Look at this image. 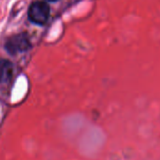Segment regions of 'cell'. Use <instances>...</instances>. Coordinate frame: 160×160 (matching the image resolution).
<instances>
[{
    "mask_svg": "<svg viewBox=\"0 0 160 160\" xmlns=\"http://www.w3.org/2000/svg\"><path fill=\"white\" fill-rule=\"evenodd\" d=\"M30 41L25 34L15 35L6 42V50L11 53H18L27 51L30 48Z\"/></svg>",
    "mask_w": 160,
    "mask_h": 160,
    "instance_id": "7a4b0ae2",
    "label": "cell"
},
{
    "mask_svg": "<svg viewBox=\"0 0 160 160\" xmlns=\"http://www.w3.org/2000/svg\"><path fill=\"white\" fill-rule=\"evenodd\" d=\"M50 17V7L43 1H36L31 4L28 9L29 20L38 25H43L47 22Z\"/></svg>",
    "mask_w": 160,
    "mask_h": 160,
    "instance_id": "6da1fadb",
    "label": "cell"
},
{
    "mask_svg": "<svg viewBox=\"0 0 160 160\" xmlns=\"http://www.w3.org/2000/svg\"><path fill=\"white\" fill-rule=\"evenodd\" d=\"M47 1H49V2H56L57 0H47Z\"/></svg>",
    "mask_w": 160,
    "mask_h": 160,
    "instance_id": "277c9868",
    "label": "cell"
},
{
    "mask_svg": "<svg viewBox=\"0 0 160 160\" xmlns=\"http://www.w3.org/2000/svg\"><path fill=\"white\" fill-rule=\"evenodd\" d=\"M14 74V65L6 59L0 60V83L8 82Z\"/></svg>",
    "mask_w": 160,
    "mask_h": 160,
    "instance_id": "3957f363",
    "label": "cell"
}]
</instances>
